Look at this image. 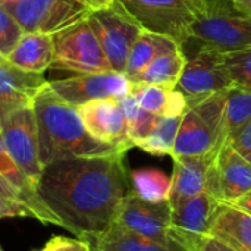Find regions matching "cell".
I'll return each instance as SVG.
<instances>
[{
    "label": "cell",
    "instance_id": "cell-41",
    "mask_svg": "<svg viewBox=\"0 0 251 251\" xmlns=\"http://www.w3.org/2000/svg\"><path fill=\"white\" fill-rule=\"evenodd\" d=\"M0 251H4V250H3V247H1V246H0Z\"/></svg>",
    "mask_w": 251,
    "mask_h": 251
},
{
    "label": "cell",
    "instance_id": "cell-28",
    "mask_svg": "<svg viewBox=\"0 0 251 251\" xmlns=\"http://www.w3.org/2000/svg\"><path fill=\"white\" fill-rule=\"evenodd\" d=\"M118 101L124 110V115H125V119L128 124L129 138H131L134 147H137V144L140 141H143L151 132V129L156 126L160 116L144 110L137 103V100L134 99V96L131 93L122 99H118Z\"/></svg>",
    "mask_w": 251,
    "mask_h": 251
},
{
    "label": "cell",
    "instance_id": "cell-6",
    "mask_svg": "<svg viewBox=\"0 0 251 251\" xmlns=\"http://www.w3.org/2000/svg\"><path fill=\"white\" fill-rule=\"evenodd\" d=\"M51 37L54 46L51 69L69 71L74 74L112 71V66L87 19L68 26Z\"/></svg>",
    "mask_w": 251,
    "mask_h": 251
},
{
    "label": "cell",
    "instance_id": "cell-17",
    "mask_svg": "<svg viewBox=\"0 0 251 251\" xmlns=\"http://www.w3.org/2000/svg\"><path fill=\"white\" fill-rule=\"evenodd\" d=\"M215 157L216 154L174 159V172L171 176L172 184L168 200L171 209L207 190L210 168Z\"/></svg>",
    "mask_w": 251,
    "mask_h": 251
},
{
    "label": "cell",
    "instance_id": "cell-15",
    "mask_svg": "<svg viewBox=\"0 0 251 251\" xmlns=\"http://www.w3.org/2000/svg\"><path fill=\"white\" fill-rule=\"evenodd\" d=\"M78 109L87 131L99 141L110 144L121 151L134 147L124 110L116 99H100L88 101Z\"/></svg>",
    "mask_w": 251,
    "mask_h": 251
},
{
    "label": "cell",
    "instance_id": "cell-13",
    "mask_svg": "<svg viewBox=\"0 0 251 251\" xmlns=\"http://www.w3.org/2000/svg\"><path fill=\"white\" fill-rule=\"evenodd\" d=\"M49 87L66 103L79 107L100 99H122L131 93L132 82L125 74L115 71L75 74L65 79L49 81Z\"/></svg>",
    "mask_w": 251,
    "mask_h": 251
},
{
    "label": "cell",
    "instance_id": "cell-32",
    "mask_svg": "<svg viewBox=\"0 0 251 251\" xmlns=\"http://www.w3.org/2000/svg\"><path fill=\"white\" fill-rule=\"evenodd\" d=\"M6 218H32L35 219L32 210L16 200L7 199L4 196H0V219Z\"/></svg>",
    "mask_w": 251,
    "mask_h": 251
},
{
    "label": "cell",
    "instance_id": "cell-14",
    "mask_svg": "<svg viewBox=\"0 0 251 251\" xmlns=\"http://www.w3.org/2000/svg\"><path fill=\"white\" fill-rule=\"evenodd\" d=\"M207 191L225 204L251 191V163L228 143L221 147L212 163Z\"/></svg>",
    "mask_w": 251,
    "mask_h": 251
},
{
    "label": "cell",
    "instance_id": "cell-33",
    "mask_svg": "<svg viewBox=\"0 0 251 251\" xmlns=\"http://www.w3.org/2000/svg\"><path fill=\"white\" fill-rule=\"evenodd\" d=\"M226 143L231 144L240 154H249L251 151V119L234 135H231Z\"/></svg>",
    "mask_w": 251,
    "mask_h": 251
},
{
    "label": "cell",
    "instance_id": "cell-36",
    "mask_svg": "<svg viewBox=\"0 0 251 251\" xmlns=\"http://www.w3.org/2000/svg\"><path fill=\"white\" fill-rule=\"evenodd\" d=\"M229 204L234 206V207H237L238 210L247 213L249 216H251V191L250 193H247V194H244V196H241L240 199L234 200V201L229 203Z\"/></svg>",
    "mask_w": 251,
    "mask_h": 251
},
{
    "label": "cell",
    "instance_id": "cell-30",
    "mask_svg": "<svg viewBox=\"0 0 251 251\" xmlns=\"http://www.w3.org/2000/svg\"><path fill=\"white\" fill-rule=\"evenodd\" d=\"M22 35L24 31L18 21L6 9V6L0 3V56L7 57Z\"/></svg>",
    "mask_w": 251,
    "mask_h": 251
},
{
    "label": "cell",
    "instance_id": "cell-19",
    "mask_svg": "<svg viewBox=\"0 0 251 251\" xmlns=\"http://www.w3.org/2000/svg\"><path fill=\"white\" fill-rule=\"evenodd\" d=\"M210 235L237 251H251V216L231 204L219 203Z\"/></svg>",
    "mask_w": 251,
    "mask_h": 251
},
{
    "label": "cell",
    "instance_id": "cell-2",
    "mask_svg": "<svg viewBox=\"0 0 251 251\" xmlns=\"http://www.w3.org/2000/svg\"><path fill=\"white\" fill-rule=\"evenodd\" d=\"M32 109L37 121L41 165L69 157L118 154L119 149L96 140L85 128L78 109L63 101L49 84L37 94Z\"/></svg>",
    "mask_w": 251,
    "mask_h": 251
},
{
    "label": "cell",
    "instance_id": "cell-24",
    "mask_svg": "<svg viewBox=\"0 0 251 251\" xmlns=\"http://www.w3.org/2000/svg\"><path fill=\"white\" fill-rule=\"evenodd\" d=\"M91 251H172L143 235L112 225L106 232L88 240Z\"/></svg>",
    "mask_w": 251,
    "mask_h": 251
},
{
    "label": "cell",
    "instance_id": "cell-4",
    "mask_svg": "<svg viewBox=\"0 0 251 251\" xmlns=\"http://www.w3.org/2000/svg\"><path fill=\"white\" fill-rule=\"evenodd\" d=\"M226 91H219L185 112L171 153L172 159L218 154L225 144L224 112Z\"/></svg>",
    "mask_w": 251,
    "mask_h": 251
},
{
    "label": "cell",
    "instance_id": "cell-27",
    "mask_svg": "<svg viewBox=\"0 0 251 251\" xmlns=\"http://www.w3.org/2000/svg\"><path fill=\"white\" fill-rule=\"evenodd\" d=\"M182 118L184 116H160L151 132L140 141L137 147L153 156H171Z\"/></svg>",
    "mask_w": 251,
    "mask_h": 251
},
{
    "label": "cell",
    "instance_id": "cell-11",
    "mask_svg": "<svg viewBox=\"0 0 251 251\" xmlns=\"http://www.w3.org/2000/svg\"><path fill=\"white\" fill-rule=\"evenodd\" d=\"M171 206L165 203H150L135 194H128L116 213L115 224L131 232L143 235L172 251H184L169 234Z\"/></svg>",
    "mask_w": 251,
    "mask_h": 251
},
{
    "label": "cell",
    "instance_id": "cell-21",
    "mask_svg": "<svg viewBox=\"0 0 251 251\" xmlns=\"http://www.w3.org/2000/svg\"><path fill=\"white\" fill-rule=\"evenodd\" d=\"M131 94L147 112L157 116H184L188 110L185 96L178 88H163L150 84H132Z\"/></svg>",
    "mask_w": 251,
    "mask_h": 251
},
{
    "label": "cell",
    "instance_id": "cell-22",
    "mask_svg": "<svg viewBox=\"0 0 251 251\" xmlns=\"http://www.w3.org/2000/svg\"><path fill=\"white\" fill-rule=\"evenodd\" d=\"M187 60L188 59L184 54L182 49L169 51L157 56L143 71H140L129 79L132 84H150L174 90L181 79Z\"/></svg>",
    "mask_w": 251,
    "mask_h": 251
},
{
    "label": "cell",
    "instance_id": "cell-42",
    "mask_svg": "<svg viewBox=\"0 0 251 251\" xmlns=\"http://www.w3.org/2000/svg\"><path fill=\"white\" fill-rule=\"evenodd\" d=\"M0 59H1V56H0Z\"/></svg>",
    "mask_w": 251,
    "mask_h": 251
},
{
    "label": "cell",
    "instance_id": "cell-37",
    "mask_svg": "<svg viewBox=\"0 0 251 251\" xmlns=\"http://www.w3.org/2000/svg\"><path fill=\"white\" fill-rule=\"evenodd\" d=\"M79 1H82L91 12L93 10H99V9L109 7L110 4L115 3V0H79Z\"/></svg>",
    "mask_w": 251,
    "mask_h": 251
},
{
    "label": "cell",
    "instance_id": "cell-38",
    "mask_svg": "<svg viewBox=\"0 0 251 251\" xmlns=\"http://www.w3.org/2000/svg\"><path fill=\"white\" fill-rule=\"evenodd\" d=\"M237 10L251 18V0H231Z\"/></svg>",
    "mask_w": 251,
    "mask_h": 251
},
{
    "label": "cell",
    "instance_id": "cell-31",
    "mask_svg": "<svg viewBox=\"0 0 251 251\" xmlns=\"http://www.w3.org/2000/svg\"><path fill=\"white\" fill-rule=\"evenodd\" d=\"M37 251H91V246L85 240L56 235Z\"/></svg>",
    "mask_w": 251,
    "mask_h": 251
},
{
    "label": "cell",
    "instance_id": "cell-10",
    "mask_svg": "<svg viewBox=\"0 0 251 251\" xmlns=\"http://www.w3.org/2000/svg\"><path fill=\"white\" fill-rule=\"evenodd\" d=\"M229 87H232V79L224 62V54L203 47L193 59L187 60L176 85L185 96L188 109Z\"/></svg>",
    "mask_w": 251,
    "mask_h": 251
},
{
    "label": "cell",
    "instance_id": "cell-12",
    "mask_svg": "<svg viewBox=\"0 0 251 251\" xmlns=\"http://www.w3.org/2000/svg\"><path fill=\"white\" fill-rule=\"evenodd\" d=\"M218 206L216 197L206 190L171 209V238L184 251H199L210 235Z\"/></svg>",
    "mask_w": 251,
    "mask_h": 251
},
{
    "label": "cell",
    "instance_id": "cell-39",
    "mask_svg": "<svg viewBox=\"0 0 251 251\" xmlns=\"http://www.w3.org/2000/svg\"><path fill=\"white\" fill-rule=\"evenodd\" d=\"M244 157H246V159H247V160H249V162H250V163H251V151H250V153H249V154H246Z\"/></svg>",
    "mask_w": 251,
    "mask_h": 251
},
{
    "label": "cell",
    "instance_id": "cell-9",
    "mask_svg": "<svg viewBox=\"0 0 251 251\" xmlns=\"http://www.w3.org/2000/svg\"><path fill=\"white\" fill-rule=\"evenodd\" d=\"M0 138L22 172L37 185L43 165L40 160L37 121L32 106L13 110L0 119Z\"/></svg>",
    "mask_w": 251,
    "mask_h": 251
},
{
    "label": "cell",
    "instance_id": "cell-7",
    "mask_svg": "<svg viewBox=\"0 0 251 251\" xmlns=\"http://www.w3.org/2000/svg\"><path fill=\"white\" fill-rule=\"evenodd\" d=\"M3 4L24 32L47 35L87 19L91 12L79 0H15Z\"/></svg>",
    "mask_w": 251,
    "mask_h": 251
},
{
    "label": "cell",
    "instance_id": "cell-5",
    "mask_svg": "<svg viewBox=\"0 0 251 251\" xmlns=\"http://www.w3.org/2000/svg\"><path fill=\"white\" fill-rule=\"evenodd\" d=\"M149 32L172 38L179 46L190 40L196 12L193 0H115Z\"/></svg>",
    "mask_w": 251,
    "mask_h": 251
},
{
    "label": "cell",
    "instance_id": "cell-23",
    "mask_svg": "<svg viewBox=\"0 0 251 251\" xmlns=\"http://www.w3.org/2000/svg\"><path fill=\"white\" fill-rule=\"evenodd\" d=\"M179 49H182V46H179L172 38L143 29L129 50L125 75L128 78H132L140 71H143L151 60H154L157 56L169 53V51H175Z\"/></svg>",
    "mask_w": 251,
    "mask_h": 251
},
{
    "label": "cell",
    "instance_id": "cell-20",
    "mask_svg": "<svg viewBox=\"0 0 251 251\" xmlns=\"http://www.w3.org/2000/svg\"><path fill=\"white\" fill-rule=\"evenodd\" d=\"M0 176L6 179L12 187H15L24 197L25 204L32 210L35 219L41 224H51L60 226L56 216L41 203L35 184L22 172V169L18 166V163L12 159V156L7 153L6 147L3 146V141L0 138Z\"/></svg>",
    "mask_w": 251,
    "mask_h": 251
},
{
    "label": "cell",
    "instance_id": "cell-18",
    "mask_svg": "<svg viewBox=\"0 0 251 251\" xmlns=\"http://www.w3.org/2000/svg\"><path fill=\"white\" fill-rule=\"evenodd\" d=\"M4 59L24 71L43 74L46 69L51 68L54 59L53 37L40 32H24Z\"/></svg>",
    "mask_w": 251,
    "mask_h": 251
},
{
    "label": "cell",
    "instance_id": "cell-3",
    "mask_svg": "<svg viewBox=\"0 0 251 251\" xmlns=\"http://www.w3.org/2000/svg\"><path fill=\"white\" fill-rule=\"evenodd\" d=\"M196 18L190 38L203 49L232 53L251 49V18L235 9L231 0H193Z\"/></svg>",
    "mask_w": 251,
    "mask_h": 251
},
{
    "label": "cell",
    "instance_id": "cell-26",
    "mask_svg": "<svg viewBox=\"0 0 251 251\" xmlns=\"http://www.w3.org/2000/svg\"><path fill=\"white\" fill-rule=\"evenodd\" d=\"M251 119V91L232 85L226 91V104L224 112V138L225 143L241 126Z\"/></svg>",
    "mask_w": 251,
    "mask_h": 251
},
{
    "label": "cell",
    "instance_id": "cell-35",
    "mask_svg": "<svg viewBox=\"0 0 251 251\" xmlns=\"http://www.w3.org/2000/svg\"><path fill=\"white\" fill-rule=\"evenodd\" d=\"M0 196H4L7 199L16 200V201H21V203L25 204V200H24L22 194L15 187H12L6 179H3L1 176H0Z\"/></svg>",
    "mask_w": 251,
    "mask_h": 251
},
{
    "label": "cell",
    "instance_id": "cell-16",
    "mask_svg": "<svg viewBox=\"0 0 251 251\" xmlns=\"http://www.w3.org/2000/svg\"><path fill=\"white\" fill-rule=\"evenodd\" d=\"M49 84L43 74L28 72L7 59H0V119L13 110L32 106L37 94Z\"/></svg>",
    "mask_w": 251,
    "mask_h": 251
},
{
    "label": "cell",
    "instance_id": "cell-40",
    "mask_svg": "<svg viewBox=\"0 0 251 251\" xmlns=\"http://www.w3.org/2000/svg\"><path fill=\"white\" fill-rule=\"evenodd\" d=\"M9 1H15V0H0V3H9Z\"/></svg>",
    "mask_w": 251,
    "mask_h": 251
},
{
    "label": "cell",
    "instance_id": "cell-29",
    "mask_svg": "<svg viewBox=\"0 0 251 251\" xmlns=\"http://www.w3.org/2000/svg\"><path fill=\"white\" fill-rule=\"evenodd\" d=\"M224 62L228 68L232 85H238L251 91V49L225 53Z\"/></svg>",
    "mask_w": 251,
    "mask_h": 251
},
{
    "label": "cell",
    "instance_id": "cell-25",
    "mask_svg": "<svg viewBox=\"0 0 251 251\" xmlns=\"http://www.w3.org/2000/svg\"><path fill=\"white\" fill-rule=\"evenodd\" d=\"M131 193L150 203H165L169 200L171 176L159 168L147 166L129 172Z\"/></svg>",
    "mask_w": 251,
    "mask_h": 251
},
{
    "label": "cell",
    "instance_id": "cell-1",
    "mask_svg": "<svg viewBox=\"0 0 251 251\" xmlns=\"http://www.w3.org/2000/svg\"><path fill=\"white\" fill-rule=\"evenodd\" d=\"M35 188L60 228L88 241L115 224L122 200L131 194V181L125 154L118 153L47 163Z\"/></svg>",
    "mask_w": 251,
    "mask_h": 251
},
{
    "label": "cell",
    "instance_id": "cell-34",
    "mask_svg": "<svg viewBox=\"0 0 251 251\" xmlns=\"http://www.w3.org/2000/svg\"><path fill=\"white\" fill-rule=\"evenodd\" d=\"M199 251H237V250H235V249H232L231 246L225 244L224 241H221V240H218V238H215V237L209 235V237L203 241V244L200 246Z\"/></svg>",
    "mask_w": 251,
    "mask_h": 251
},
{
    "label": "cell",
    "instance_id": "cell-8",
    "mask_svg": "<svg viewBox=\"0 0 251 251\" xmlns=\"http://www.w3.org/2000/svg\"><path fill=\"white\" fill-rule=\"evenodd\" d=\"M87 21L97 37L112 71L125 74L129 50L143 28L118 1L109 7L90 12Z\"/></svg>",
    "mask_w": 251,
    "mask_h": 251
}]
</instances>
